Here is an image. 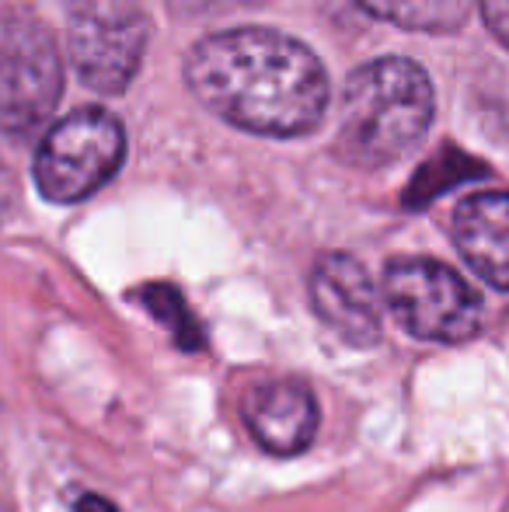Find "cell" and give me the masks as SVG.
Masks as SVG:
<instances>
[{
    "label": "cell",
    "instance_id": "obj_1",
    "mask_svg": "<svg viewBox=\"0 0 509 512\" xmlns=\"http://www.w3.org/2000/svg\"><path fill=\"white\" fill-rule=\"evenodd\" d=\"M185 81L213 115L258 136H304L325 119V63L272 28L206 35L185 60Z\"/></svg>",
    "mask_w": 509,
    "mask_h": 512
},
{
    "label": "cell",
    "instance_id": "obj_2",
    "mask_svg": "<svg viewBox=\"0 0 509 512\" xmlns=\"http://www.w3.org/2000/svg\"><path fill=\"white\" fill-rule=\"evenodd\" d=\"M433 84L401 56L363 63L342 88L339 154L360 168H384L405 157L433 122Z\"/></svg>",
    "mask_w": 509,
    "mask_h": 512
},
{
    "label": "cell",
    "instance_id": "obj_3",
    "mask_svg": "<svg viewBox=\"0 0 509 512\" xmlns=\"http://www.w3.org/2000/svg\"><path fill=\"white\" fill-rule=\"evenodd\" d=\"M63 95V60L39 14L0 7V133L32 140Z\"/></svg>",
    "mask_w": 509,
    "mask_h": 512
},
{
    "label": "cell",
    "instance_id": "obj_4",
    "mask_svg": "<svg viewBox=\"0 0 509 512\" xmlns=\"http://www.w3.org/2000/svg\"><path fill=\"white\" fill-rule=\"evenodd\" d=\"M126 157V133L105 108H81L46 129L32 175L49 203H81L95 196Z\"/></svg>",
    "mask_w": 509,
    "mask_h": 512
},
{
    "label": "cell",
    "instance_id": "obj_5",
    "mask_svg": "<svg viewBox=\"0 0 509 512\" xmlns=\"http://www.w3.org/2000/svg\"><path fill=\"white\" fill-rule=\"evenodd\" d=\"M384 300L408 335L422 342L457 345L482 331V297L433 258H394L384 272Z\"/></svg>",
    "mask_w": 509,
    "mask_h": 512
},
{
    "label": "cell",
    "instance_id": "obj_6",
    "mask_svg": "<svg viewBox=\"0 0 509 512\" xmlns=\"http://www.w3.org/2000/svg\"><path fill=\"white\" fill-rule=\"evenodd\" d=\"M67 46L91 91H126L147 49V14L140 0H67Z\"/></svg>",
    "mask_w": 509,
    "mask_h": 512
},
{
    "label": "cell",
    "instance_id": "obj_7",
    "mask_svg": "<svg viewBox=\"0 0 509 512\" xmlns=\"http://www.w3.org/2000/svg\"><path fill=\"white\" fill-rule=\"evenodd\" d=\"M311 307L339 338L370 345L381 338V293L349 255H321L311 269Z\"/></svg>",
    "mask_w": 509,
    "mask_h": 512
},
{
    "label": "cell",
    "instance_id": "obj_8",
    "mask_svg": "<svg viewBox=\"0 0 509 512\" xmlns=\"http://www.w3.org/2000/svg\"><path fill=\"white\" fill-rule=\"evenodd\" d=\"M245 425L262 450L276 457L304 453L318 432V401L300 380H269L245 398Z\"/></svg>",
    "mask_w": 509,
    "mask_h": 512
},
{
    "label": "cell",
    "instance_id": "obj_9",
    "mask_svg": "<svg viewBox=\"0 0 509 512\" xmlns=\"http://www.w3.org/2000/svg\"><path fill=\"white\" fill-rule=\"evenodd\" d=\"M454 244L485 283L509 290V192H475L457 203Z\"/></svg>",
    "mask_w": 509,
    "mask_h": 512
},
{
    "label": "cell",
    "instance_id": "obj_10",
    "mask_svg": "<svg viewBox=\"0 0 509 512\" xmlns=\"http://www.w3.org/2000/svg\"><path fill=\"white\" fill-rule=\"evenodd\" d=\"M353 4L412 32H454L468 18V0H353Z\"/></svg>",
    "mask_w": 509,
    "mask_h": 512
},
{
    "label": "cell",
    "instance_id": "obj_11",
    "mask_svg": "<svg viewBox=\"0 0 509 512\" xmlns=\"http://www.w3.org/2000/svg\"><path fill=\"white\" fill-rule=\"evenodd\" d=\"M147 307L154 310L164 324H168L171 335H175V342L182 345V349H199V342H203V331H199V324L192 321V314L185 310L178 293L164 290V286H154V290L147 293Z\"/></svg>",
    "mask_w": 509,
    "mask_h": 512
},
{
    "label": "cell",
    "instance_id": "obj_12",
    "mask_svg": "<svg viewBox=\"0 0 509 512\" xmlns=\"http://www.w3.org/2000/svg\"><path fill=\"white\" fill-rule=\"evenodd\" d=\"M175 14L182 18H210V14H227V11H245V7H258L265 0H164Z\"/></svg>",
    "mask_w": 509,
    "mask_h": 512
},
{
    "label": "cell",
    "instance_id": "obj_13",
    "mask_svg": "<svg viewBox=\"0 0 509 512\" xmlns=\"http://www.w3.org/2000/svg\"><path fill=\"white\" fill-rule=\"evenodd\" d=\"M482 14L492 35L509 46V0H482Z\"/></svg>",
    "mask_w": 509,
    "mask_h": 512
},
{
    "label": "cell",
    "instance_id": "obj_14",
    "mask_svg": "<svg viewBox=\"0 0 509 512\" xmlns=\"http://www.w3.org/2000/svg\"><path fill=\"white\" fill-rule=\"evenodd\" d=\"M11 206H14V175L7 171V164L0 161V223L7 220Z\"/></svg>",
    "mask_w": 509,
    "mask_h": 512
},
{
    "label": "cell",
    "instance_id": "obj_15",
    "mask_svg": "<svg viewBox=\"0 0 509 512\" xmlns=\"http://www.w3.org/2000/svg\"><path fill=\"white\" fill-rule=\"evenodd\" d=\"M74 512H119V509L109 499H102V495H84Z\"/></svg>",
    "mask_w": 509,
    "mask_h": 512
}]
</instances>
